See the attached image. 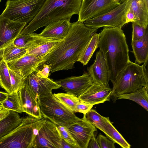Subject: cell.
<instances>
[{
	"label": "cell",
	"mask_w": 148,
	"mask_h": 148,
	"mask_svg": "<svg viewBox=\"0 0 148 148\" xmlns=\"http://www.w3.org/2000/svg\"><path fill=\"white\" fill-rule=\"evenodd\" d=\"M97 30L78 20L71 23L65 37L44 56L39 66L51 64V73L73 68L86 45Z\"/></svg>",
	"instance_id": "cell-1"
},
{
	"label": "cell",
	"mask_w": 148,
	"mask_h": 148,
	"mask_svg": "<svg viewBox=\"0 0 148 148\" xmlns=\"http://www.w3.org/2000/svg\"><path fill=\"white\" fill-rule=\"evenodd\" d=\"M99 34L98 47L106 60L112 83L130 61L125 36L121 29L111 27H103Z\"/></svg>",
	"instance_id": "cell-2"
},
{
	"label": "cell",
	"mask_w": 148,
	"mask_h": 148,
	"mask_svg": "<svg viewBox=\"0 0 148 148\" xmlns=\"http://www.w3.org/2000/svg\"><path fill=\"white\" fill-rule=\"evenodd\" d=\"M82 0H45L39 12L20 34H31L56 21L78 15Z\"/></svg>",
	"instance_id": "cell-3"
},
{
	"label": "cell",
	"mask_w": 148,
	"mask_h": 148,
	"mask_svg": "<svg viewBox=\"0 0 148 148\" xmlns=\"http://www.w3.org/2000/svg\"><path fill=\"white\" fill-rule=\"evenodd\" d=\"M47 119L29 115L19 124L0 138V148H34L38 132Z\"/></svg>",
	"instance_id": "cell-4"
},
{
	"label": "cell",
	"mask_w": 148,
	"mask_h": 148,
	"mask_svg": "<svg viewBox=\"0 0 148 148\" xmlns=\"http://www.w3.org/2000/svg\"><path fill=\"white\" fill-rule=\"evenodd\" d=\"M147 62L140 66L130 61L112 82L111 97L115 100L120 95L133 92L144 87L148 89Z\"/></svg>",
	"instance_id": "cell-5"
},
{
	"label": "cell",
	"mask_w": 148,
	"mask_h": 148,
	"mask_svg": "<svg viewBox=\"0 0 148 148\" xmlns=\"http://www.w3.org/2000/svg\"><path fill=\"white\" fill-rule=\"evenodd\" d=\"M38 101L42 117L56 125L66 126L80 119L52 93L38 98Z\"/></svg>",
	"instance_id": "cell-6"
},
{
	"label": "cell",
	"mask_w": 148,
	"mask_h": 148,
	"mask_svg": "<svg viewBox=\"0 0 148 148\" xmlns=\"http://www.w3.org/2000/svg\"><path fill=\"white\" fill-rule=\"evenodd\" d=\"M45 0H8L1 15L11 20L27 24L37 14Z\"/></svg>",
	"instance_id": "cell-7"
},
{
	"label": "cell",
	"mask_w": 148,
	"mask_h": 148,
	"mask_svg": "<svg viewBox=\"0 0 148 148\" xmlns=\"http://www.w3.org/2000/svg\"><path fill=\"white\" fill-rule=\"evenodd\" d=\"M130 0H127L109 11L87 20L84 23L87 27L97 29L102 27L121 28L126 24V15L130 5Z\"/></svg>",
	"instance_id": "cell-8"
},
{
	"label": "cell",
	"mask_w": 148,
	"mask_h": 148,
	"mask_svg": "<svg viewBox=\"0 0 148 148\" xmlns=\"http://www.w3.org/2000/svg\"><path fill=\"white\" fill-rule=\"evenodd\" d=\"M120 4L118 0H82L78 21H86L103 14Z\"/></svg>",
	"instance_id": "cell-9"
},
{
	"label": "cell",
	"mask_w": 148,
	"mask_h": 148,
	"mask_svg": "<svg viewBox=\"0 0 148 148\" xmlns=\"http://www.w3.org/2000/svg\"><path fill=\"white\" fill-rule=\"evenodd\" d=\"M62 140L56 125L47 119L36 136L34 148H61Z\"/></svg>",
	"instance_id": "cell-10"
},
{
	"label": "cell",
	"mask_w": 148,
	"mask_h": 148,
	"mask_svg": "<svg viewBox=\"0 0 148 148\" xmlns=\"http://www.w3.org/2000/svg\"><path fill=\"white\" fill-rule=\"evenodd\" d=\"M65 127L79 148H87L90 139L97 131L96 128L84 117Z\"/></svg>",
	"instance_id": "cell-11"
},
{
	"label": "cell",
	"mask_w": 148,
	"mask_h": 148,
	"mask_svg": "<svg viewBox=\"0 0 148 148\" xmlns=\"http://www.w3.org/2000/svg\"><path fill=\"white\" fill-rule=\"evenodd\" d=\"M56 82L66 93L78 97L93 83L91 76L87 72L81 76H73Z\"/></svg>",
	"instance_id": "cell-12"
},
{
	"label": "cell",
	"mask_w": 148,
	"mask_h": 148,
	"mask_svg": "<svg viewBox=\"0 0 148 148\" xmlns=\"http://www.w3.org/2000/svg\"><path fill=\"white\" fill-rule=\"evenodd\" d=\"M43 57L32 54H26L7 63L9 69L18 74L24 79L31 73L38 69Z\"/></svg>",
	"instance_id": "cell-13"
},
{
	"label": "cell",
	"mask_w": 148,
	"mask_h": 148,
	"mask_svg": "<svg viewBox=\"0 0 148 148\" xmlns=\"http://www.w3.org/2000/svg\"><path fill=\"white\" fill-rule=\"evenodd\" d=\"M27 24L12 21L0 15V51L11 43Z\"/></svg>",
	"instance_id": "cell-14"
},
{
	"label": "cell",
	"mask_w": 148,
	"mask_h": 148,
	"mask_svg": "<svg viewBox=\"0 0 148 148\" xmlns=\"http://www.w3.org/2000/svg\"><path fill=\"white\" fill-rule=\"evenodd\" d=\"M24 83L27 85L38 98L51 94L53 90L61 87L56 81L48 77L38 76L36 71L32 72L24 79Z\"/></svg>",
	"instance_id": "cell-15"
},
{
	"label": "cell",
	"mask_w": 148,
	"mask_h": 148,
	"mask_svg": "<svg viewBox=\"0 0 148 148\" xmlns=\"http://www.w3.org/2000/svg\"><path fill=\"white\" fill-rule=\"evenodd\" d=\"M112 88L93 82V84L78 97L93 106L110 101Z\"/></svg>",
	"instance_id": "cell-16"
},
{
	"label": "cell",
	"mask_w": 148,
	"mask_h": 148,
	"mask_svg": "<svg viewBox=\"0 0 148 148\" xmlns=\"http://www.w3.org/2000/svg\"><path fill=\"white\" fill-rule=\"evenodd\" d=\"M18 93L22 112L35 118L42 117L38 97L27 84L24 83L23 85L19 90Z\"/></svg>",
	"instance_id": "cell-17"
},
{
	"label": "cell",
	"mask_w": 148,
	"mask_h": 148,
	"mask_svg": "<svg viewBox=\"0 0 148 148\" xmlns=\"http://www.w3.org/2000/svg\"><path fill=\"white\" fill-rule=\"evenodd\" d=\"M87 70L93 82L110 87L109 70L104 56L100 50L96 53L94 63Z\"/></svg>",
	"instance_id": "cell-18"
},
{
	"label": "cell",
	"mask_w": 148,
	"mask_h": 148,
	"mask_svg": "<svg viewBox=\"0 0 148 148\" xmlns=\"http://www.w3.org/2000/svg\"><path fill=\"white\" fill-rule=\"evenodd\" d=\"M31 34L33 40L25 55L32 54L38 57H44L63 39L45 37L35 33Z\"/></svg>",
	"instance_id": "cell-19"
},
{
	"label": "cell",
	"mask_w": 148,
	"mask_h": 148,
	"mask_svg": "<svg viewBox=\"0 0 148 148\" xmlns=\"http://www.w3.org/2000/svg\"><path fill=\"white\" fill-rule=\"evenodd\" d=\"M70 19L60 20L51 23L46 26L39 34L44 37L63 39L68 33L71 23Z\"/></svg>",
	"instance_id": "cell-20"
},
{
	"label": "cell",
	"mask_w": 148,
	"mask_h": 148,
	"mask_svg": "<svg viewBox=\"0 0 148 148\" xmlns=\"http://www.w3.org/2000/svg\"><path fill=\"white\" fill-rule=\"evenodd\" d=\"M128 11L134 17V22L145 28L148 25V0H130Z\"/></svg>",
	"instance_id": "cell-21"
},
{
	"label": "cell",
	"mask_w": 148,
	"mask_h": 148,
	"mask_svg": "<svg viewBox=\"0 0 148 148\" xmlns=\"http://www.w3.org/2000/svg\"><path fill=\"white\" fill-rule=\"evenodd\" d=\"M132 52L135 58V62L139 64L148 60V29L143 36L136 41H132Z\"/></svg>",
	"instance_id": "cell-22"
},
{
	"label": "cell",
	"mask_w": 148,
	"mask_h": 148,
	"mask_svg": "<svg viewBox=\"0 0 148 148\" xmlns=\"http://www.w3.org/2000/svg\"><path fill=\"white\" fill-rule=\"evenodd\" d=\"M106 137L123 148H130L131 145L113 125L109 117H104V125L102 131Z\"/></svg>",
	"instance_id": "cell-23"
},
{
	"label": "cell",
	"mask_w": 148,
	"mask_h": 148,
	"mask_svg": "<svg viewBox=\"0 0 148 148\" xmlns=\"http://www.w3.org/2000/svg\"><path fill=\"white\" fill-rule=\"evenodd\" d=\"M18 113L10 110L9 114L0 120V138L10 132L21 123L22 118Z\"/></svg>",
	"instance_id": "cell-24"
},
{
	"label": "cell",
	"mask_w": 148,
	"mask_h": 148,
	"mask_svg": "<svg viewBox=\"0 0 148 148\" xmlns=\"http://www.w3.org/2000/svg\"><path fill=\"white\" fill-rule=\"evenodd\" d=\"M99 39V34L95 33L92 35L85 46L77 62H80L84 65L88 63L94 53L98 47Z\"/></svg>",
	"instance_id": "cell-25"
},
{
	"label": "cell",
	"mask_w": 148,
	"mask_h": 148,
	"mask_svg": "<svg viewBox=\"0 0 148 148\" xmlns=\"http://www.w3.org/2000/svg\"><path fill=\"white\" fill-rule=\"evenodd\" d=\"M148 89L143 87L131 93L120 95L117 100L124 99L135 102L148 111Z\"/></svg>",
	"instance_id": "cell-26"
},
{
	"label": "cell",
	"mask_w": 148,
	"mask_h": 148,
	"mask_svg": "<svg viewBox=\"0 0 148 148\" xmlns=\"http://www.w3.org/2000/svg\"><path fill=\"white\" fill-rule=\"evenodd\" d=\"M27 51L26 49L18 47L13 42L0 51V58L7 63L21 57Z\"/></svg>",
	"instance_id": "cell-27"
},
{
	"label": "cell",
	"mask_w": 148,
	"mask_h": 148,
	"mask_svg": "<svg viewBox=\"0 0 148 148\" xmlns=\"http://www.w3.org/2000/svg\"><path fill=\"white\" fill-rule=\"evenodd\" d=\"M1 104L5 109L18 113L22 112L18 92L8 93L5 99Z\"/></svg>",
	"instance_id": "cell-28"
},
{
	"label": "cell",
	"mask_w": 148,
	"mask_h": 148,
	"mask_svg": "<svg viewBox=\"0 0 148 148\" xmlns=\"http://www.w3.org/2000/svg\"><path fill=\"white\" fill-rule=\"evenodd\" d=\"M0 86L8 93L12 92L9 68L6 62L2 58L0 60Z\"/></svg>",
	"instance_id": "cell-29"
},
{
	"label": "cell",
	"mask_w": 148,
	"mask_h": 148,
	"mask_svg": "<svg viewBox=\"0 0 148 148\" xmlns=\"http://www.w3.org/2000/svg\"><path fill=\"white\" fill-rule=\"evenodd\" d=\"M53 95L66 106L75 112L76 106L80 101L78 97L67 93H58Z\"/></svg>",
	"instance_id": "cell-30"
},
{
	"label": "cell",
	"mask_w": 148,
	"mask_h": 148,
	"mask_svg": "<svg viewBox=\"0 0 148 148\" xmlns=\"http://www.w3.org/2000/svg\"><path fill=\"white\" fill-rule=\"evenodd\" d=\"M83 117L91 124L102 131L104 125V116L101 115L95 110L91 109Z\"/></svg>",
	"instance_id": "cell-31"
},
{
	"label": "cell",
	"mask_w": 148,
	"mask_h": 148,
	"mask_svg": "<svg viewBox=\"0 0 148 148\" xmlns=\"http://www.w3.org/2000/svg\"><path fill=\"white\" fill-rule=\"evenodd\" d=\"M9 71L12 92H18L23 85L24 79L18 74L9 68Z\"/></svg>",
	"instance_id": "cell-32"
},
{
	"label": "cell",
	"mask_w": 148,
	"mask_h": 148,
	"mask_svg": "<svg viewBox=\"0 0 148 148\" xmlns=\"http://www.w3.org/2000/svg\"><path fill=\"white\" fill-rule=\"evenodd\" d=\"M33 40V38L31 34H20L15 39L13 43L18 47L27 49L31 44Z\"/></svg>",
	"instance_id": "cell-33"
},
{
	"label": "cell",
	"mask_w": 148,
	"mask_h": 148,
	"mask_svg": "<svg viewBox=\"0 0 148 148\" xmlns=\"http://www.w3.org/2000/svg\"><path fill=\"white\" fill-rule=\"evenodd\" d=\"M56 126L63 139L73 148H79L76 142L65 126L58 125Z\"/></svg>",
	"instance_id": "cell-34"
},
{
	"label": "cell",
	"mask_w": 148,
	"mask_h": 148,
	"mask_svg": "<svg viewBox=\"0 0 148 148\" xmlns=\"http://www.w3.org/2000/svg\"><path fill=\"white\" fill-rule=\"evenodd\" d=\"M132 41H136L141 38L145 34L148 27L145 28L134 22H132Z\"/></svg>",
	"instance_id": "cell-35"
},
{
	"label": "cell",
	"mask_w": 148,
	"mask_h": 148,
	"mask_svg": "<svg viewBox=\"0 0 148 148\" xmlns=\"http://www.w3.org/2000/svg\"><path fill=\"white\" fill-rule=\"evenodd\" d=\"M100 148H115L114 143L100 133L96 138Z\"/></svg>",
	"instance_id": "cell-36"
},
{
	"label": "cell",
	"mask_w": 148,
	"mask_h": 148,
	"mask_svg": "<svg viewBox=\"0 0 148 148\" xmlns=\"http://www.w3.org/2000/svg\"><path fill=\"white\" fill-rule=\"evenodd\" d=\"M93 106L80 100L76 106L75 112H79L85 114L92 108Z\"/></svg>",
	"instance_id": "cell-37"
},
{
	"label": "cell",
	"mask_w": 148,
	"mask_h": 148,
	"mask_svg": "<svg viewBox=\"0 0 148 148\" xmlns=\"http://www.w3.org/2000/svg\"><path fill=\"white\" fill-rule=\"evenodd\" d=\"M42 66V70L38 69L36 71V75L41 77H48L50 72L51 64H44Z\"/></svg>",
	"instance_id": "cell-38"
},
{
	"label": "cell",
	"mask_w": 148,
	"mask_h": 148,
	"mask_svg": "<svg viewBox=\"0 0 148 148\" xmlns=\"http://www.w3.org/2000/svg\"><path fill=\"white\" fill-rule=\"evenodd\" d=\"M87 148H100L95 134L90 139Z\"/></svg>",
	"instance_id": "cell-39"
},
{
	"label": "cell",
	"mask_w": 148,
	"mask_h": 148,
	"mask_svg": "<svg viewBox=\"0 0 148 148\" xmlns=\"http://www.w3.org/2000/svg\"><path fill=\"white\" fill-rule=\"evenodd\" d=\"M9 112L10 110L3 108L0 110V120L6 117Z\"/></svg>",
	"instance_id": "cell-40"
},
{
	"label": "cell",
	"mask_w": 148,
	"mask_h": 148,
	"mask_svg": "<svg viewBox=\"0 0 148 148\" xmlns=\"http://www.w3.org/2000/svg\"><path fill=\"white\" fill-rule=\"evenodd\" d=\"M61 148H73L70 145L62 138L61 142Z\"/></svg>",
	"instance_id": "cell-41"
},
{
	"label": "cell",
	"mask_w": 148,
	"mask_h": 148,
	"mask_svg": "<svg viewBox=\"0 0 148 148\" xmlns=\"http://www.w3.org/2000/svg\"><path fill=\"white\" fill-rule=\"evenodd\" d=\"M7 93H6L0 91V103H2L6 99L7 94Z\"/></svg>",
	"instance_id": "cell-42"
},
{
	"label": "cell",
	"mask_w": 148,
	"mask_h": 148,
	"mask_svg": "<svg viewBox=\"0 0 148 148\" xmlns=\"http://www.w3.org/2000/svg\"><path fill=\"white\" fill-rule=\"evenodd\" d=\"M120 4L123 3L127 0H118Z\"/></svg>",
	"instance_id": "cell-43"
},
{
	"label": "cell",
	"mask_w": 148,
	"mask_h": 148,
	"mask_svg": "<svg viewBox=\"0 0 148 148\" xmlns=\"http://www.w3.org/2000/svg\"><path fill=\"white\" fill-rule=\"evenodd\" d=\"M3 108L2 106V104L1 103H0V110L2 109Z\"/></svg>",
	"instance_id": "cell-44"
},
{
	"label": "cell",
	"mask_w": 148,
	"mask_h": 148,
	"mask_svg": "<svg viewBox=\"0 0 148 148\" xmlns=\"http://www.w3.org/2000/svg\"><path fill=\"white\" fill-rule=\"evenodd\" d=\"M1 0H0V2L1 1Z\"/></svg>",
	"instance_id": "cell-45"
},
{
	"label": "cell",
	"mask_w": 148,
	"mask_h": 148,
	"mask_svg": "<svg viewBox=\"0 0 148 148\" xmlns=\"http://www.w3.org/2000/svg\"><path fill=\"white\" fill-rule=\"evenodd\" d=\"M0 59H1V58H0Z\"/></svg>",
	"instance_id": "cell-46"
}]
</instances>
